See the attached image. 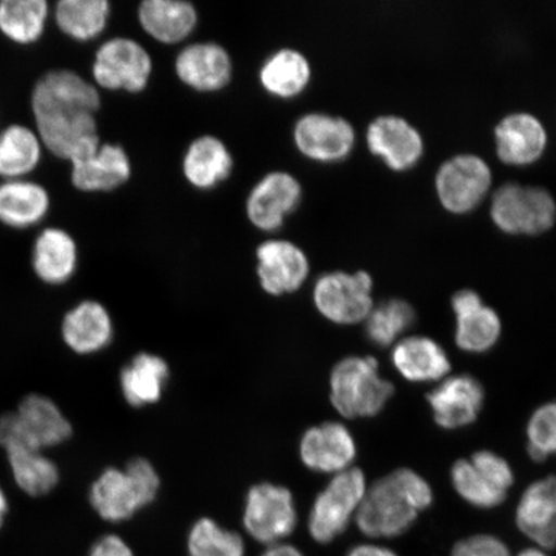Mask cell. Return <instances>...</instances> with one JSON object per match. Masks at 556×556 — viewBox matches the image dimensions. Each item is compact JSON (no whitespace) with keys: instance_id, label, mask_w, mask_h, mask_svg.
<instances>
[{"instance_id":"6da1fadb","label":"cell","mask_w":556,"mask_h":556,"mask_svg":"<svg viewBox=\"0 0 556 556\" xmlns=\"http://www.w3.org/2000/svg\"><path fill=\"white\" fill-rule=\"evenodd\" d=\"M101 104V90L73 70L41 75L33 87L30 106L34 128L46 151L73 163L99 148L97 114Z\"/></svg>"},{"instance_id":"7a4b0ae2","label":"cell","mask_w":556,"mask_h":556,"mask_svg":"<svg viewBox=\"0 0 556 556\" xmlns=\"http://www.w3.org/2000/svg\"><path fill=\"white\" fill-rule=\"evenodd\" d=\"M433 503V491L417 472L399 469L366 491L356 513L358 530L372 539L402 536Z\"/></svg>"},{"instance_id":"3957f363","label":"cell","mask_w":556,"mask_h":556,"mask_svg":"<svg viewBox=\"0 0 556 556\" xmlns=\"http://www.w3.org/2000/svg\"><path fill=\"white\" fill-rule=\"evenodd\" d=\"M159 490L160 477L154 465L139 457L123 469L103 470L90 486L89 498L103 520L121 523L154 503Z\"/></svg>"},{"instance_id":"277c9868","label":"cell","mask_w":556,"mask_h":556,"mask_svg":"<svg viewBox=\"0 0 556 556\" xmlns=\"http://www.w3.org/2000/svg\"><path fill=\"white\" fill-rule=\"evenodd\" d=\"M393 386L379 374L372 357H346L330 375V400L346 419L372 417L384 409L393 394Z\"/></svg>"},{"instance_id":"5b68a950","label":"cell","mask_w":556,"mask_h":556,"mask_svg":"<svg viewBox=\"0 0 556 556\" xmlns=\"http://www.w3.org/2000/svg\"><path fill=\"white\" fill-rule=\"evenodd\" d=\"M73 434L72 424L55 403L40 394L27 395L16 412L0 417V444L4 450L39 451L59 446Z\"/></svg>"},{"instance_id":"8992f818","label":"cell","mask_w":556,"mask_h":556,"mask_svg":"<svg viewBox=\"0 0 556 556\" xmlns=\"http://www.w3.org/2000/svg\"><path fill=\"white\" fill-rule=\"evenodd\" d=\"M490 217L500 231L539 236L556 222V201L544 187L507 182L493 193Z\"/></svg>"},{"instance_id":"52a82bcc","label":"cell","mask_w":556,"mask_h":556,"mask_svg":"<svg viewBox=\"0 0 556 556\" xmlns=\"http://www.w3.org/2000/svg\"><path fill=\"white\" fill-rule=\"evenodd\" d=\"M154 74V60L142 43L129 37L102 41L92 62V83L106 92L143 93Z\"/></svg>"},{"instance_id":"ba28073f","label":"cell","mask_w":556,"mask_h":556,"mask_svg":"<svg viewBox=\"0 0 556 556\" xmlns=\"http://www.w3.org/2000/svg\"><path fill=\"white\" fill-rule=\"evenodd\" d=\"M366 478L359 469L332 476L313 503L308 531L318 544H330L346 530L366 493Z\"/></svg>"},{"instance_id":"9c48e42d","label":"cell","mask_w":556,"mask_h":556,"mask_svg":"<svg viewBox=\"0 0 556 556\" xmlns=\"http://www.w3.org/2000/svg\"><path fill=\"white\" fill-rule=\"evenodd\" d=\"M374 282L365 270L350 274L333 270L319 276L312 298L319 315L338 325H354L372 311Z\"/></svg>"},{"instance_id":"30bf717a","label":"cell","mask_w":556,"mask_h":556,"mask_svg":"<svg viewBox=\"0 0 556 556\" xmlns=\"http://www.w3.org/2000/svg\"><path fill=\"white\" fill-rule=\"evenodd\" d=\"M242 521L249 536L261 544H281L298 525L293 493L287 486L269 482L253 485L243 505Z\"/></svg>"},{"instance_id":"8fae6325","label":"cell","mask_w":556,"mask_h":556,"mask_svg":"<svg viewBox=\"0 0 556 556\" xmlns=\"http://www.w3.org/2000/svg\"><path fill=\"white\" fill-rule=\"evenodd\" d=\"M435 193L441 205L452 214L463 215L483 203L492 186L489 163L475 154H458L437 170Z\"/></svg>"},{"instance_id":"7c38bea8","label":"cell","mask_w":556,"mask_h":556,"mask_svg":"<svg viewBox=\"0 0 556 556\" xmlns=\"http://www.w3.org/2000/svg\"><path fill=\"white\" fill-rule=\"evenodd\" d=\"M357 134L350 121L313 111L299 117L293 127L294 148L317 164H338L356 148Z\"/></svg>"},{"instance_id":"4fadbf2b","label":"cell","mask_w":556,"mask_h":556,"mask_svg":"<svg viewBox=\"0 0 556 556\" xmlns=\"http://www.w3.org/2000/svg\"><path fill=\"white\" fill-rule=\"evenodd\" d=\"M303 197L301 180L293 173L269 172L248 193L247 218L258 231L276 233L302 205Z\"/></svg>"},{"instance_id":"5bb4252c","label":"cell","mask_w":556,"mask_h":556,"mask_svg":"<svg viewBox=\"0 0 556 556\" xmlns=\"http://www.w3.org/2000/svg\"><path fill=\"white\" fill-rule=\"evenodd\" d=\"M255 258L261 288L270 296L294 294L308 280V255L293 241L264 240L256 247Z\"/></svg>"},{"instance_id":"9a60e30c","label":"cell","mask_w":556,"mask_h":556,"mask_svg":"<svg viewBox=\"0 0 556 556\" xmlns=\"http://www.w3.org/2000/svg\"><path fill=\"white\" fill-rule=\"evenodd\" d=\"M233 60L217 41H193L174 60V73L182 85L197 93L222 92L233 78Z\"/></svg>"},{"instance_id":"2e32d148","label":"cell","mask_w":556,"mask_h":556,"mask_svg":"<svg viewBox=\"0 0 556 556\" xmlns=\"http://www.w3.org/2000/svg\"><path fill=\"white\" fill-rule=\"evenodd\" d=\"M366 144L389 169L407 172L421 162L426 143L419 130L405 117L380 115L368 124Z\"/></svg>"},{"instance_id":"e0dca14e","label":"cell","mask_w":556,"mask_h":556,"mask_svg":"<svg viewBox=\"0 0 556 556\" xmlns=\"http://www.w3.org/2000/svg\"><path fill=\"white\" fill-rule=\"evenodd\" d=\"M356 455V441L342 422L326 421L312 427L299 443L304 467L319 475L336 476L351 469Z\"/></svg>"},{"instance_id":"ac0fdd59","label":"cell","mask_w":556,"mask_h":556,"mask_svg":"<svg viewBox=\"0 0 556 556\" xmlns=\"http://www.w3.org/2000/svg\"><path fill=\"white\" fill-rule=\"evenodd\" d=\"M70 179L85 193H108L127 185L134 176L128 151L122 144L101 142L99 148L70 163Z\"/></svg>"},{"instance_id":"d6986e66","label":"cell","mask_w":556,"mask_h":556,"mask_svg":"<svg viewBox=\"0 0 556 556\" xmlns=\"http://www.w3.org/2000/svg\"><path fill=\"white\" fill-rule=\"evenodd\" d=\"M547 143L544 123L525 111L504 116L495 128L496 154L507 165L528 166L539 162Z\"/></svg>"},{"instance_id":"ffe728a7","label":"cell","mask_w":556,"mask_h":556,"mask_svg":"<svg viewBox=\"0 0 556 556\" xmlns=\"http://www.w3.org/2000/svg\"><path fill=\"white\" fill-rule=\"evenodd\" d=\"M138 25L163 46L182 45L199 25L197 5L187 0H143L137 9Z\"/></svg>"},{"instance_id":"44dd1931","label":"cell","mask_w":556,"mask_h":556,"mask_svg":"<svg viewBox=\"0 0 556 556\" xmlns=\"http://www.w3.org/2000/svg\"><path fill=\"white\" fill-rule=\"evenodd\" d=\"M428 403L438 426L443 429L464 428L475 422L482 412L483 387L469 375H458L430 392Z\"/></svg>"},{"instance_id":"7402d4cb","label":"cell","mask_w":556,"mask_h":556,"mask_svg":"<svg viewBox=\"0 0 556 556\" xmlns=\"http://www.w3.org/2000/svg\"><path fill=\"white\" fill-rule=\"evenodd\" d=\"M79 266V248L72 233L61 227H46L35 238L31 267L41 282L60 287L72 280Z\"/></svg>"},{"instance_id":"603a6c76","label":"cell","mask_w":556,"mask_h":556,"mask_svg":"<svg viewBox=\"0 0 556 556\" xmlns=\"http://www.w3.org/2000/svg\"><path fill=\"white\" fill-rule=\"evenodd\" d=\"M235 159L228 146L217 136L201 135L187 146L182 174L198 191H211L232 176Z\"/></svg>"},{"instance_id":"cb8c5ba5","label":"cell","mask_w":556,"mask_h":556,"mask_svg":"<svg viewBox=\"0 0 556 556\" xmlns=\"http://www.w3.org/2000/svg\"><path fill=\"white\" fill-rule=\"evenodd\" d=\"M456 315L455 339L458 348L469 353H484L495 346L502 333L497 313L485 307L472 290H460L452 298Z\"/></svg>"},{"instance_id":"d4e9b609","label":"cell","mask_w":556,"mask_h":556,"mask_svg":"<svg viewBox=\"0 0 556 556\" xmlns=\"http://www.w3.org/2000/svg\"><path fill=\"white\" fill-rule=\"evenodd\" d=\"M52 207L50 191L30 178L0 182V225L30 229L43 222Z\"/></svg>"},{"instance_id":"484cf974","label":"cell","mask_w":556,"mask_h":556,"mask_svg":"<svg viewBox=\"0 0 556 556\" xmlns=\"http://www.w3.org/2000/svg\"><path fill=\"white\" fill-rule=\"evenodd\" d=\"M517 525L541 551L556 547V479H541L528 486L518 505Z\"/></svg>"},{"instance_id":"4316f807","label":"cell","mask_w":556,"mask_h":556,"mask_svg":"<svg viewBox=\"0 0 556 556\" xmlns=\"http://www.w3.org/2000/svg\"><path fill=\"white\" fill-rule=\"evenodd\" d=\"M62 338L70 350L80 356L101 352L113 342V318L100 302L83 301L66 313Z\"/></svg>"},{"instance_id":"83f0119b","label":"cell","mask_w":556,"mask_h":556,"mask_svg":"<svg viewBox=\"0 0 556 556\" xmlns=\"http://www.w3.org/2000/svg\"><path fill=\"white\" fill-rule=\"evenodd\" d=\"M313 70L303 52L280 48L268 55L260 67L258 79L264 92L274 99L290 101L301 97L311 86Z\"/></svg>"},{"instance_id":"f1b7e54d","label":"cell","mask_w":556,"mask_h":556,"mask_svg":"<svg viewBox=\"0 0 556 556\" xmlns=\"http://www.w3.org/2000/svg\"><path fill=\"white\" fill-rule=\"evenodd\" d=\"M46 148L38 131L25 124L0 130V179H25L39 168Z\"/></svg>"},{"instance_id":"f546056e","label":"cell","mask_w":556,"mask_h":556,"mask_svg":"<svg viewBox=\"0 0 556 556\" xmlns=\"http://www.w3.org/2000/svg\"><path fill=\"white\" fill-rule=\"evenodd\" d=\"M113 15L109 0H60L52 9V20L66 38L89 43L106 31Z\"/></svg>"},{"instance_id":"4dcf8cb0","label":"cell","mask_w":556,"mask_h":556,"mask_svg":"<svg viewBox=\"0 0 556 556\" xmlns=\"http://www.w3.org/2000/svg\"><path fill=\"white\" fill-rule=\"evenodd\" d=\"M169 379V366L156 354L139 353L123 368L121 387L131 407L154 405L163 397Z\"/></svg>"},{"instance_id":"1f68e13d","label":"cell","mask_w":556,"mask_h":556,"mask_svg":"<svg viewBox=\"0 0 556 556\" xmlns=\"http://www.w3.org/2000/svg\"><path fill=\"white\" fill-rule=\"evenodd\" d=\"M392 361L402 377L413 382L441 379L451 368L446 351L434 340L422 337L402 340L394 348Z\"/></svg>"},{"instance_id":"d6a6232c","label":"cell","mask_w":556,"mask_h":556,"mask_svg":"<svg viewBox=\"0 0 556 556\" xmlns=\"http://www.w3.org/2000/svg\"><path fill=\"white\" fill-rule=\"evenodd\" d=\"M52 20V5L47 0H2L0 34L11 43L33 46L45 37Z\"/></svg>"},{"instance_id":"836d02e7","label":"cell","mask_w":556,"mask_h":556,"mask_svg":"<svg viewBox=\"0 0 556 556\" xmlns=\"http://www.w3.org/2000/svg\"><path fill=\"white\" fill-rule=\"evenodd\" d=\"M16 484L27 495L43 496L60 481L58 465L43 451L13 447L5 450Z\"/></svg>"},{"instance_id":"e575fe53","label":"cell","mask_w":556,"mask_h":556,"mask_svg":"<svg viewBox=\"0 0 556 556\" xmlns=\"http://www.w3.org/2000/svg\"><path fill=\"white\" fill-rule=\"evenodd\" d=\"M415 311L402 299H389L366 318V336L378 346L391 345L415 323Z\"/></svg>"},{"instance_id":"d590c367","label":"cell","mask_w":556,"mask_h":556,"mask_svg":"<svg viewBox=\"0 0 556 556\" xmlns=\"http://www.w3.org/2000/svg\"><path fill=\"white\" fill-rule=\"evenodd\" d=\"M190 556H243L245 544L239 533L226 530L211 518H201L189 534Z\"/></svg>"},{"instance_id":"8d00e7d4","label":"cell","mask_w":556,"mask_h":556,"mask_svg":"<svg viewBox=\"0 0 556 556\" xmlns=\"http://www.w3.org/2000/svg\"><path fill=\"white\" fill-rule=\"evenodd\" d=\"M451 478L458 495L479 509H493L506 498L507 493L486 481L482 472L468 460L457 462L452 467Z\"/></svg>"},{"instance_id":"74e56055","label":"cell","mask_w":556,"mask_h":556,"mask_svg":"<svg viewBox=\"0 0 556 556\" xmlns=\"http://www.w3.org/2000/svg\"><path fill=\"white\" fill-rule=\"evenodd\" d=\"M528 454L533 462L556 455V401L546 403L531 417L527 427Z\"/></svg>"},{"instance_id":"f35d334b","label":"cell","mask_w":556,"mask_h":556,"mask_svg":"<svg viewBox=\"0 0 556 556\" xmlns=\"http://www.w3.org/2000/svg\"><path fill=\"white\" fill-rule=\"evenodd\" d=\"M470 463L476 469L481 471L486 481L495 485L496 489L507 493V490L514 483V472L510 465L503 457L493 452L481 451L472 455Z\"/></svg>"},{"instance_id":"ab89813d","label":"cell","mask_w":556,"mask_h":556,"mask_svg":"<svg viewBox=\"0 0 556 556\" xmlns=\"http://www.w3.org/2000/svg\"><path fill=\"white\" fill-rule=\"evenodd\" d=\"M451 556H511L504 542L490 534H478L460 542L452 548Z\"/></svg>"},{"instance_id":"60d3db41","label":"cell","mask_w":556,"mask_h":556,"mask_svg":"<svg viewBox=\"0 0 556 556\" xmlns=\"http://www.w3.org/2000/svg\"><path fill=\"white\" fill-rule=\"evenodd\" d=\"M89 556H135V554L123 539L116 534H108L96 542Z\"/></svg>"},{"instance_id":"b9f144b4","label":"cell","mask_w":556,"mask_h":556,"mask_svg":"<svg viewBox=\"0 0 556 556\" xmlns=\"http://www.w3.org/2000/svg\"><path fill=\"white\" fill-rule=\"evenodd\" d=\"M346 556H399L387 547L377 545H358L353 547Z\"/></svg>"},{"instance_id":"7bdbcfd3","label":"cell","mask_w":556,"mask_h":556,"mask_svg":"<svg viewBox=\"0 0 556 556\" xmlns=\"http://www.w3.org/2000/svg\"><path fill=\"white\" fill-rule=\"evenodd\" d=\"M262 556H304V554L293 545L276 544L268 546Z\"/></svg>"},{"instance_id":"ee69618b","label":"cell","mask_w":556,"mask_h":556,"mask_svg":"<svg viewBox=\"0 0 556 556\" xmlns=\"http://www.w3.org/2000/svg\"><path fill=\"white\" fill-rule=\"evenodd\" d=\"M7 511H9V502H7L5 493L0 486V528L3 526Z\"/></svg>"},{"instance_id":"f6af8a7d","label":"cell","mask_w":556,"mask_h":556,"mask_svg":"<svg viewBox=\"0 0 556 556\" xmlns=\"http://www.w3.org/2000/svg\"><path fill=\"white\" fill-rule=\"evenodd\" d=\"M518 556H548L544 551H541V548H526V551L518 554Z\"/></svg>"}]
</instances>
